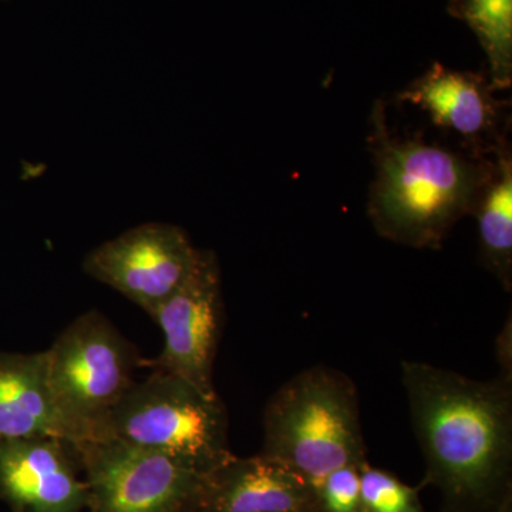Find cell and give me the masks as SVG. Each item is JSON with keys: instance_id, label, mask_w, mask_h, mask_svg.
Masks as SVG:
<instances>
[{"instance_id": "6da1fadb", "label": "cell", "mask_w": 512, "mask_h": 512, "mask_svg": "<svg viewBox=\"0 0 512 512\" xmlns=\"http://www.w3.org/2000/svg\"><path fill=\"white\" fill-rule=\"evenodd\" d=\"M414 434L426 461L420 488L443 495V512H493L512 498V379H468L403 362Z\"/></svg>"}, {"instance_id": "7a4b0ae2", "label": "cell", "mask_w": 512, "mask_h": 512, "mask_svg": "<svg viewBox=\"0 0 512 512\" xmlns=\"http://www.w3.org/2000/svg\"><path fill=\"white\" fill-rule=\"evenodd\" d=\"M372 123L376 180L370 190V220L379 235L397 244L440 248L450 229L473 214L493 163L421 138L392 137L380 103Z\"/></svg>"}, {"instance_id": "3957f363", "label": "cell", "mask_w": 512, "mask_h": 512, "mask_svg": "<svg viewBox=\"0 0 512 512\" xmlns=\"http://www.w3.org/2000/svg\"><path fill=\"white\" fill-rule=\"evenodd\" d=\"M261 454L291 468L313 488L340 467L369 463L352 379L315 366L279 387L265 407Z\"/></svg>"}, {"instance_id": "277c9868", "label": "cell", "mask_w": 512, "mask_h": 512, "mask_svg": "<svg viewBox=\"0 0 512 512\" xmlns=\"http://www.w3.org/2000/svg\"><path fill=\"white\" fill-rule=\"evenodd\" d=\"M227 407L217 393L154 370L134 382L101 424L99 437H117L167 454L207 476L234 457Z\"/></svg>"}, {"instance_id": "5b68a950", "label": "cell", "mask_w": 512, "mask_h": 512, "mask_svg": "<svg viewBox=\"0 0 512 512\" xmlns=\"http://www.w3.org/2000/svg\"><path fill=\"white\" fill-rule=\"evenodd\" d=\"M46 362L53 396L79 443L96 439L107 414L133 386V346L106 316L90 311L57 336Z\"/></svg>"}, {"instance_id": "8992f818", "label": "cell", "mask_w": 512, "mask_h": 512, "mask_svg": "<svg viewBox=\"0 0 512 512\" xmlns=\"http://www.w3.org/2000/svg\"><path fill=\"white\" fill-rule=\"evenodd\" d=\"M73 446L92 512H201L204 474L167 454L110 436Z\"/></svg>"}, {"instance_id": "52a82bcc", "label": "cell", "mask_w": 512, "mask_h": 512, "mask_svg": "<svg viewBox=\"0 0 512 512\" xmlns=\"http://www.w3.org/2000/svg\"><path fill=\"white\" fill-rule=\"evenodd\" d=\"M197 255L183 229L150 222L93 249L83 268L153 316L184 284Z\"/></svg>"}, {"instance_id": "ba28073f", "label": "cell", "mask_w": 512, "mask_h": 512, "mask_svg": "<svg viewBox=\"0 0 512 512\" xmlns=\"http://www.w3.org/2000/svg\"><path fill=\"white\" fill-rule=\"evenodd\" d=\"M164 333L154 370L181 377L205 393L214 389V363L224 323L217 255L198 249L191 274L151 316Z\"/></svg>"}, {"instance_id": "9c48e42d", "label": "cell", "mask_w": 512, "mask_h": 512, "mask_svg": "<svg viewBox=\"0 0 512 512\" xmlns=\"http://www.w3.org/2000/svg\"><path fill=\"white\" fill-rule=\"evenodd\" d=\"M76 447L57 437L0 441V498L15 512H79L89 504Z\"/></svg>"}, {"instance_id": "30bf717a", "label": "cell", "mask_w": 512, "mask_h": 512, "mask_svg": "<svg viewBox=\"0 0 512 512\" xmlns=\"http://www.w3.org/2000/svg\"><path fill=\"white\" fill-rule=\"evenodd\" d=\"M201 512H319L315 488L274 458L232 457L205 476Z\"/></svg>"}, {"instance_id": "8fae6325", "label": "cell", "mask_w": 512, "mask_h": 512, "mask_svg": "<svg viewBox=\"0 0 512 512\" xmlns=\"http://www.w3.org/2000/svg\"><path fill=\"white\" fill-rule=\"evenodd\" d=\"M28 437L79 443L53 396L46 352H0V441Z\"/></svg>"}, {"instance_id": "7c38bea8", "label": "cell", "mask_w": 512, "mask_h": 512, "mask_svg": "<svg viewBox=\"0 0 512 512\" xmlns=\"http://www.w3.org/2000/svg\"><path fill=\"white\" fill-rule=\"evenodd\" d=\"M494 92L483 74L458 72L434 63L400 93L399 100L427 111L437 127L478 143L495 130L500 119Z\"/></svg>"}, {"instance_id": "4fadbf2b", "label": "cell", "mask_w": 512, "mask_h": 512, "mask_svg": "<svg viewBox=\"0 0 512 512\" xmlns=\"http://www.w3.org/2000/svg\"><path fill=\"white\" fill-rule=\"evenodd\" d=\"M480 254L484 265L510 291L512 285V158L505 146L498 151L493 173L478 198Z\"/></svg>"}, {"instance_id": "5bb4252c", "label": "cell", "mask_w": 512, "mask_h": 512, "mask_svg": "<svg viewBox=\"0 0 512 512\" xmlns=\"http://www.w3.org/2000/svg\"><path fill=\"white\" fill-rule=\"evenodd\" d=\"M448 13L473 30L490 64L494 90L512 83V0H450Z\"/></svg>"}, {"instance_id": "9a60e30c", "label": "cell", "mask_w": 512, "mask_h": 512, "mask_svg": "<svg viewBox=\"0 0 512 512\" xmlns=\"http://www.w3.org/2000/svg\"><path fill=\"white\" fill-rule=\"evenodd\" d=\"M363 512H427L420 487L404 484L394 474L366 463L360 468Z\"/></svg>"}, {"instance_id": "2e32d148", "label": "cell", "mask_w": 512, "mask_h": 512, "mask_svg": "<svg viewBox=\"0 0 512 512\" xmlns=\"http://www.w3.org/2000/svg\"><path fill=\"white\" fill-rule=\"evenodd\" d=\"M319 512H363L360 467L332 471L315 487Z\"/></svg>"}, {"instance_id": "e0dca14e", "label": "cell", "mask_w": 512, "mask_h": 512, "mask_svg": "<svg viewBox=\"0 0 512 512\" xmlns=\"http://www.w3.org/2000/svg\"><path fill=\"white\" fill-rule=\"evenodd\" d=\"M191 512H198V511H191Z\"/></svg>"}]
</instances>
